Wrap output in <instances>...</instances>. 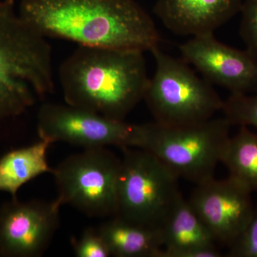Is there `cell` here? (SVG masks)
I'll return each mask as SVG.
<instances>
[{"label":"cell","instance_id":"6da1fadb","mask_svg":"<svg viewBox=\"0 0 257 257\" xmlns=\"http://www.w3.org/2000/svg\"><path fill=\"white\" fill-rule=\"evenodd\" d=\"M18 13L45 38L143 52L160 46L155 23L136 0H22Z\"/></svg>","mask_w":257,"mask_h":257},{"label":"cell","instance_id":"7a4b0ae2","mask_svg":"<svg viewBox=\"0 0 257 257\" xmlns=\"http://www.w3.org/2000/svg\"><path fill=\"white\" fill-rule=\"evenodd\" d=\"M150 78L144 52L79 46L60 68L66 104L124 121Z\"/></svg>","mask_w":257,"mask_h":257},{"label":"cell","instance_id":"3957f363","mask_svg":"<svg viewBox=\"0 0 257 257\" xmlns=\"http://www.w3.org/2000/svg\"><path fill=\"white\" fill-rule=\"evenodd\" d=\"M52 55L46 38L17 13L14 0H0V124L54 92Z\"/></svg>","mask_w":257,"mask_h":257},{"label":"cell","instance_id":"277c9868","mask_svg":"<svg viewBox=\"0 0 257 257\" xmlns=\"http://www.w3.org/2000/svg\"><path fill=\"white\" fill-rule=\"evenodd\" d=\"M231 126L224 116L190 126L140 124L135 147L151 152L179 178L197 184L214 177Z\"/></svg>","mask_w":257,"mask_h":257},{"label":"cell","instance_id":"5b68a950","mask_svg":"<svg viewBox=\"0 0 257 257\" xmlns=\"http://www.w3.org/2000/svg\"><path fill=\"white\" fill-rule=\"evenodd\" d=\"M156 70L149 80L144 100L155 122L166 126L201 124L222 111L224 100L207 79H202L184 60L161 50H151Z\"/></svg>","mask_w":257,"mask_h":257},{"label":"cell","instance_id":"8992f818","mask_svg":"<svg viewBox=\"0 0 257 257\" xmlns=\"http://www.w3.org/2000/svg\"><path fill=\"white\" fill-rule=\"evenodd\" d=\"M115 216L134 224L161 228L182 193L179 177L145 149H121Z\"/></svg>","mask_w":257,"mask_h":257},{"label":"cell","instance_id":"52a82bcc","mask_svg":"<svg viewBox=\"0 0 257 257\" xmlns=\"http://www.w3.org/2000/svg\"><path fill=\"white\" fill-rule=\"evenodd\" d=\"M121 162L106 147L86 149L67 157L52 173L58 191L56 202L89 217L116 216Z\"/></svg>","mask_w":257,"mask_h":257},{"label":"cell","instance_id":"ba28073f","mask_svg":"<svg viewBox=\"0 0 257 257\" xmlns=\"http://www.w3.org/2000/svg\"><path fill=\"white\" fill-rule=\"evenodd\" d=\"M140 124L106 117L65 104L45 103L37 115L39 138L51 144L68 143L86 149L135 147Z\"/></svg>","mask_w":257,"mask_h":257},{"label":"cell","instance_id":"9c48e42d","mask_svg":"<svg viewBox=\"0 0 257 257\" xmlns=\"http://www.w3.org/2000/svg\"><path fill=\"white\" fill-rule=\"evenodd\" d=\"M188 202L216 242L228 248L252 216V192L233 177H214L196 184Z\"/></svg>","mask_w":257,"mask_h":257},{"label":"cell","instance_id":"30bf717a","mask_svg":"<svg viewBox=\"0 0 257 257\" xmlns=\"http://www.w3.org/2000/svg\"><path fill=\"white\" fill-rule=\"evenodd\" d=\"M55 200L5 203L0 208V256H41L60 226Z\"/></svg>","mask_w":257,"mask_h":257},{"label":"cell","instance_id":"8fae6325","mask_svg":"<svg viewBox=\"0 0 257 257\" xmlns=\"http://www.w3.org/2000/svg\"><path fill=\"white\" fill-rule=\"evenodd\" d=\"M182 60L192 64L211 84L231 94L257 92V57L216 40L214 33L203 34L179 46Z\"/></svg>","mask_w":257,"mask_h":257},{"label":"cell","instance_id":"7c38bea8","mask_svg":"<svg viewBox=\"0 0 257 257\" xmlns=\"http://www.w3.org/2000/svg\"><path fill=\"white\" fill-rule=\"evenodd\" d=\"M243 0H157L154 13L179 36L214 33L240 13Z\"/></svg>","mask_w":257,"mask_h":257},{"label":"cell","instance_id":"4fadbf2b","mask_svg":"<svg viewBox=\"0 0 257 257\" xmlns=\"http://www.w3.org/2000/svg\"><path fill=\"white\" fill-rule=\"evenodd\" d=\"M161 229L164 246L162 257L222 256L214 236L182 194Z\"/></svg>","mask_w":257,"mask_h":257},{"label":"cell","instance_id":"5bb4252c","mask_svg":"<svg viewBox=\"0 0 257 257\" xmlns=\"http://www.w3.org/2000/svg\"><path fill=\"white\" fill-rule=\"evenodd\" d=\"M99 230L110 251L117 257H162L161 228L134 224L118 216L101 225Z\"/></svg>","mask_w":257,"mask_h":257},{"label":"cell","instance_id":"9a60e30c","mask_svg":"<svg viewBox=\"0 0 257 257\" xmlns=\"http://www.w3.org/2000/svg\"><path fill=\"white\" fill-rule=\"evenodd\" d=\"M52 145L40 139L29 146L7 152L0 158V192L18 199L19 189L25 184L46 173H52L47 162V151Z\"/></svg>","mask_w":257,"mask_h":257},{"label":"cell","instance_id":"2e32d148","mask_svg":"<svg viewBox=\"0 0 257 257\" xmlns=\"http://www.w3.org/2000/svg\"><path fill=\"white\" fill-rule=\"evenodd\" d=\"M221 163L226 166L230 177L257 193V133L248 126H240L228 140Z\"/></svg>","mask_w":257,"mask_h":257},{"label":"cell","instance_id":"e0dca14e","mask_svg":"<svg viewBox=\"0 0 257 257\" xmlns=\"http://www.w3.org/2000/svg\"><path fill=\"white\" fill-rule=\"evenodd\" d=\"M224 117L231 124L257 128V92L248 94H231L224 101Z\"/></svg>","mask_w":257,"mask_h":257},{"label":"cell","instance_id":"ac0fdd59","mask_svg":"<svg viewBox=\"0 0 257 257\" xmlns=\"http://www.w3.org/2000/svg\"><path fill=\"white\" fill-rule=\"evenodd\" d=\"M74 254L78 257H109L110 251L98 229L88 228L79 238L71 241Z\"/></svg>","mask_w":257,"mask_h":257},{"label":"cell","instance_id":"d6986e66","mask_svg":"<svg viewBox=\"0 0 257 257\" xmlns=\"http://www.w3.org/2000/svg\"><path fill=\"white\" fill-rule=\"evenodd\" d=\"M240 35L246 50L257 57V0H243Z\"/></svg>","mask_w":257,"mask_h":257},{"label":"cell","instance_id":"ffe728a7","mask_svg":"<svg viewBox=\"0 0 257 257\" xmlns=\"http://www.w3.org/2000/svg\"><path fill=\"white\" fill-rule=\"evenodd\" d=\"M228 256L257 257V205L246 227L229 248Z\"/></svg>","mask_w":257,"mask_h":257}]
</instances>
